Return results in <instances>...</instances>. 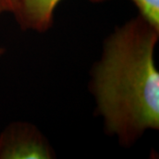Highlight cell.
<instances>
[{
    "label": "cell",
    "instance_id": "obj_1",
    "mask_svg": "<svg viewBox=\"0 0 159 159\" xmlns=\"http://www.w3.org/2000/svg\"><path fill=\"white\" fill-rule=\"evenodd\" d=\"M159 29L142 17L107 40L93 76V93L106 129L125 145L159 127V73L154 51Z\"/></svg>",
    "mask_w": 159,
    "mask_h": 159
},
{
    "label": "cell",
    "instance_id": "obj_2",
    "mask_svg": "<svg viewBox=\"0 0 159 159\" xmlns=\"http://www.w3.org/2000/svg\"><path fill=\"white\" fill-rule=\"evenodd\" d=\"M50 151L33 128L9 126L0 135V158H49Z\"/></svg>",
    "mask_w": 159,
    "mask_h": 159
},
{
    "label": "cell",
    "instance_id": "obj_3",
    "mask_svg": "<svg viewBox=\"0 0 159 159\" xmlns=\"http://www.w3.org/2000/svg\"><path fill=\"white\" fill-rule=\"evenodd\" d=\"M61 0H20L15 18L22 29L43 32L51 28L54 10ZM102 2L106 0H90Z\"/></svg>",
    "mask_w": 159,
    "mask_h": 159
},
{
    "label": "cell",
    "instance_id": "obj_4",
    "mask_svg": "<svg viewBox=\"0 0 159 159\" xmlns=\"http://www.w3.org/2000/svg\"><path fill=\"white\" fill-rule=\"evenodd\" d=\"M135 5L140 17L155 29H159V0H132Z\"/></svg>",
    "mask_w": 159,
    "mask_h": 159
},
{
    "label": "cell",
    "instance_id": "obj_5",
    "mask_svg": "<svg viewBox=\"0 0 159 159\" xmlns=\"http://www.w3.org/2000/svg\"><path fill=\"white\" fill-rule=\"evenodd\" d=\"M20 0H0V15L6 12L15 15Z\"/></svg>",
    "mask_w": 159,
    "mask_h": 159
},
{
    "label": "cell",
    "instance_id": "obj_6",
    "mask_svg": "<svg viewBox=\"0 0 159 159\" xmlns=\"http://www.w3.org/2000/svg\"><path fill=\"white\" fill-rule=\"evenodd\" d=\"M4 52H5V50L3 48H0V57L4 54Z\"/></svg>",
    "mask_w": 159,
    "mask_h": 159
}]
</instances>
